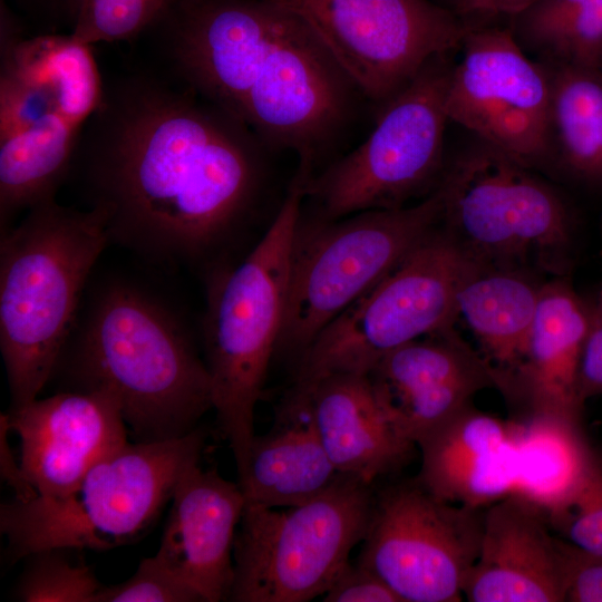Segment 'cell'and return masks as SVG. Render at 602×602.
Instances as JSON below:
<instances>
[{
    "label": "cell",
    "instance_id": "6da1fadb",
    "mask_svg": "<svg viewBox=\"0 0 602 602\" xmlns=\"http://www.w3.org/2000/svg\"><path fill=\"white\" fill-rule=\"evenodd\" d=\"M282 156L291 155L168 75L138 71L105 82L71 172L109 242L205 274L231 262L232 243L272 196Z\"/></svg>",
    "mask_w": 602,
    "mask_h": 602
},
{
    "label": "cell",
    "instance_id": "7a4b0ae2",
    "mask_svg": "<svg viewBox=\"0 0 602 602\" xmlns=\"http://www.w3.org/2000/svg\"><path fill=\"white\" fill-rule=\"evenodd\" d=\"M151 29L166 75L293 156L305 182L375 124L376 108L315 30L273 0H173Z\"/></svg>",
    "mask_w": 602,
    "mask_h": 602
},
{
    "label": "cell",
    "instance_id": "3957f363",
    "mask_svg": "<svg viewBox=\"0 0 602 602\" xmlns=\"http://www.w3.org/2000/svg\"><path fill=\"white\" fill-rule=\"evenodd\" d=\"M78 314L55 375L67 390H106L134 441L181 438L213 409L211 378L179 314L137 283L115 279Z\"/></svg>",
    "mask_w": 602,
    "mask_h": 602
},
{
    "label": "cell",
    "instance_id": "277c9868",
    "mask_svg": "<svg viewBox=\"0 0 602 602\" xmlns=\"http://www.w3.org/2000/svg\"><path fill=\"white\" fill-rule=\"evenodd\" d=\"M104 88L90 45L70 33L23 37L2 19L1 232L20 212L55 200Z\"/></svg>",
    "mask_w": 602,
    "mask_h": 602
},
{
    "label": "cell",
    "instance_id": "5b68a950",
    "mask_svg": "<svg viewBox=\"0 0 602 602\" xmlns=\"http://www.w3.org/2000/svg\"><path fill=\"white\" fill-rule=\"evenodd\" d=\"M110 243L104 215L56 200L1 232L0 349L11 408L38 398L55 375L91 271Z\"/></svg>",
    "mask_w": 602,
    "mask_h": 602
},
{
    "label": "cell",
    "instance_id": "8992f818",
    "mask_svg": "<svg viewBox=\"0 0 602 602\" xmlns=\"http://www.w3.org/2000/svg\"><path fill=\"white\" fill-rule=\"evenodd\" d=\"M303 186L294 174L283 203L253 249L239 262L205 273L204 361L213 409L239 476L245 468L255 435V407L282 331Z\"/></svg>",
    "mask_w": 602,
    "mask_h": 602
},
{
    "label": "cell",
    "instance_id": "52a82bcc",
    "mask_svg": "<svg viewBox=\"0 0 602 602\" xmlns=\"http://www.w3.org/2000/svg\"><path fill=\"white\" fill-rule=\"evenodd\" d=\"M204 440L196 428L164 441H127L61 496L1 504L9 560L55 547L104 551L138 540L171 501L183 469L200 460Z\"/></svg>",
    "mask_w": 602,
    "mask_h": 602
},
{
    "label": "cell",
    "instance_id": "ba28073f",
    "mask_svg": "<svg viewBox=\"0 0 602 602\" xmlns=\"http://www.w3.org/2000/svg\"><path fill=\"white\" fill-rule=\"evenodd\" d=\"M441 217L435 188L415 204L323 219L301 210L276 352L297 358L348 307L418 245Z\"/></svg>",
    "mask_w": 602,
    "mask_h": 602
},
{
    "label": "cell",
    "instance_id": "9c48e42d",
    "mask_svg": "<svg viewBox=\"0 0 602 602\" xmlns=\"http://www.w3.org/2000/svg\"><path fill=\"white\" fill-rule=\"evenodd\" d=\"M454 54L431 58L378 114L368 135L303 186L311 214L339 219L428 196L445 168L446 94Z\"/></svg>",
    "mask_w": 602,
    "mask_h": 602
},
{
    "label": "cell",
    "instance_id": "30bf717a",
    "mask_svg": "<svg viewBox=\"0 0 602 602\" xmlns=\"http://www.w3.org/2000/svg\"><path fill=\"white\" fill-rule=\"evenodd\" d=\"M372 485L340 474L311 501L285 509L246 505L236 531L229 601L308 602L322 596L362 542Z\"/></svg>",
    "mask_w": 602,
    "mask_h": 602
},
{
    "label": "cell",
    "instance_id": "8fae6325",
    "mask_svg": "<svg viewBox=\"0 0 602 602\" xmlns=\"http://www.w3.org/2000/svg\"><path fill=\"white\" fill-rule=\"evenodd\" d=\"M476 264L435 229L313 339L297 358L293 382L366 375L389 351L453 328L459 290Z\"/></svg>",
    "mask_w": 602,
    "mask_h": 602
},
{
    "label": "cell",
    "instance_id": "7c38bea8",
    "mask_svg": "<svg viewBox=\"0 0 602 602\" xmlns=\"http://www.w3.org/2000/svg\"><path fill=\"white\" fill-rule=\"evenodd\" d=\"M436 190L444 230L478 264L517 268L569 243L570 216L559 193L478 139L444 168Z\"/></svg>",
    "mask_w": 602,
    "mask_h": 602
},
{
    "label": "cell",
    "instance_id": "4fadbf2b",
    "mask_svg": "<svg viewBox=\"0 0 602 602\" xmlns=\"http://www.w3.org/2000/svg\"><path fill=\"white\" fill-rule=\"evenodd\" d=\"M301 16L379 111L470 22L431 0H273ZM378 116V115H377Z\"/></svg>",
    "mask_w": 602,
    "mask_h": 602
},
{
    "label": "cell",
    "instance_id": "5bb4252c",
    "mask_svg": "<svg viewBox=\"0 0 602 602\" xmlns=\"http://www.w3.org/2000/svg\"><path fill=\"white\" fill-rule=\"evenodd\" d=\"M484 508L443 501L416 478L375 494L357 563L402 602L463 600L478 555Z\"/></svg>",
    "mask_w": 602,
    "mask_h": 602
},
{
    "label": "cell",
    "instance_id": "9a60e30c",
    "mask_svg": "<svg viewBox=\"0 0 602 602\" xmlns=\"http://www.w3.org/2000/svg\"><path fill=\"white\" fill-rule=\"evenodd\" d=\"M454 61L446 111L478 140L533 168L552 155L550 82L508 27L472 23Z\"/></svg>",
    "mask_w": 602,
    "mask_h": 602
},
{
    "label": "cell",
    "instance_id": "2e32d148",
    "mask_svg": "<svg viewBox=\"0 0 602 602\" xmlns=\"http://www.w3.org/2000/svg\"><path fill=\"white\" fill-rule=\"evenodd\" d=\"M366 377L390 425L414 445L478 391L499 387L496 369L453 328L389 351Z\"/></svg>",
    "mask_w": 602,
    "mask_h": 602
},
{
    "label": "cell",
    "instance_id": "e0dca14e",
    "mask_svg": "<svg viewBox=\"0 0 602 602\" xmlns=\"http://www.w3.org/2000/svg\"><path fill=\"white\" fill-rule=\"evenodd\" d=\"M21 468L38 496L70 492L100 459L128 441L119 404L106 390H65L10 408Z\"/></svg>",
    "mask_w": 602,
    "mask_h": 602
},
{
    "label": "cell",
    "instance_id": "ac0fdd59",
    "mask_svg": "<svg viewBox=\"0 0 602 602\" xmlns=\"http://www.w3.org/2000/svg\"><path fill=\"white\" fill-rule=\"evenodd\" d=\"M156 557L202 595L229 601L234 541L245 497L239 483L190 463L174 486Z\"/></svg>",
    "mask_w": 602,
    "mask_h": 602
},
{
    "label": "cell",
    "instance_id": "d6986e66",
    "mask_svg": "<svg viewBox=\"0 0 602 602\" xmlns=\"http://www.w3.org/2000/svg\"><path fill=\"white\" fill-rule=\"evenodd\" d=\"M463 596L469 602H564L560 537L545 517L508 495L484 508L478 555Z\"/></svg>",
    "mask_w": 602,
    "mask_h": 602
},
{
    "label": "cell",
    "instance_id": "ffe728a7",
    "mask_svg": "<svg viewBox=\"0 0 602 602\" xmlns=\"http://www.w3.org/2000/svg\"><path fill=\"white\" fill-rule=\"evenodd\" d=\"M416 445L421 452L416 479L443 501L485 508L513 492L516 456L509 420L470 404Z\"/></svg>",
    "mask_w": 602,
    "mask_h": 602
},
{
    "label": "cell",
    "instance_id": "44dd1931",
    "mask_svg": "<svg viewBox=\"0 0 602 602\" xmlns=\"http://www.w3.org/2000/svg\"><path fill=\"white\" fill-rule=\"evenodd\" d=\"M291 388L304 399L319 439L339 474L372 485L407 463L416 445L390 425L366 375L332 373Z\"/></svg>",
    "mask_w": 602,
    "mask_h": 602
},
{
    "label": "cell",
    "instance_id": "7402d4cb",
    "mask_svg": "<svg viewBox=\"0 0 602 602\" xmlns=\"http://www.w3.org/2000/svg\"><path fill=\"white\" fill-rule=\"evenodd\" d=\"M589 324L590 305L567 284H542L526 356L499 389L522 407L520 416L547 414L581 419L577 376Z\"/></svg>",
    "mask_w": 602,
    "mask_h": 602
},
{
    "label": "cell",
    "instance_id": "603a6c76",
    "mask_svg": "<svg viewBox=\"0 0 602 602\" xmlns=\"http://www.w3.org/2000/svg\"><path fill=\"white\" fill-rule=\"evenodd\" d=\"M339 475L319 439L304 399L291 388L271 429L254 435L237 483L246 505L285 508L317 497Z\"/></svg>",
    "mask_w": 602,
    "mask_h": 602
},
{
    "label": "cell",
    "instance_id": "cb8c5ba5",
    "mask_svg": "<svg viewBox=\"0 0 602 602\" xmlns=\"http://www.w3.org/2000/svg\"><path fill=\"white\" fill-rule=\"evenodd\" d=\"M509 421L516 456L511 495L530 504L550 523L574 502L599 456L580 418L535 414Z\"/></svg>",
    "mask_w": 602,
    "mask_h": 602
},
{
    "label": "cell",
    "instance_id": "d4e9b609",
    "mask_svg": "<svg viewBox=\"0 0 602 602\" xmlns=\"http://www.w3.org/2000/svg\"><path fill=\"white\" fill-rule=\"evenodd\" d=\"M542 285L518 268L476 264L462 284L458 317L496 369L501 388L523 362L540 303Z\"/></svg>",
    "mask_w": 602,
    "mask_h": 602
},
{
    "label": "cell",
    "instance_id": "484cf974",
    "mask_svg": "<svg viewBox=\"0 0 602 602\" xmlns=\"http://www.w3.org/2000/svg\"><path fill=\"white\" fill-rule=\"evenodd\" d=\"M541 64L550 82L553 154L577 178L602 184V70L595 65Z\"/></svg>",
    "mask_w": 602,
    "mask_h": 602
},
{
    "label": "cell",
    "instance_id": "4316f807",
    "mask_svg": "<svg viewBox=\"0 0 602 602\" xmlns=\"http://www.w3.org/2000/svg\"><path fill=\"white\" fill-rule=\"evenodd\" d=\"M508 21L533 59L596 66L602 52V0H536Z\"/></svg>",
    "mask_w": 602,
    "mask_h": 602
},
{
    "label": "cell",
    "instance_id": "83f0119b",
    "mask_svg": "<svg viewBox=\"0 0 602 602\" xmlns=\"http://www.w3.org/2000/svg\"><path fill=\"white\" fill-rule=\"evenodd\" d=\"M55 547L31 553L14 586L22 602H97L103 584L93 570L72 554Z\"/></svg>",
    "mask_w": 602,
    "mask_h": 602
},
{
    "label": "cell",
    "instance_id": "f1b7e54d",
    "mask_svg": "<svg viewBox=\"0 0 602 602\" xmlns=\"http://www.w3.org/2000/svg\"><path fill=\"white\" fill-rule=\"evenodd\" d=\"M172 0H79L71 31L94 45L129 40L149 30Z\"/></svg>",
    "mask_w": 602,
    "mask_h": 602
},
{
    "label": "cell",
    "instance_id": "f546056e",
    "mask_svg": "<svg viewBox=\"0 0 602 602\" xmlns=\"http://www.w3.org/2000/svg\"><path fill=\"white\" fill-rule=\"evenodd\" d=\"M204 602L190 583L181 579L156 555L143 559L126 581L103 585L97 602Z\"/></svg>",
    "mask_w": 602,
    "mask_h": 602
},
{
    "label": "cell",
    "instance_id": "4dcf8cb0",
    "mask_svg": "<svg viewBox=\"0 0 602 602\" xmlns=\"http://www.w3.org/2000/svg\"><path fill=\"white\" fill-rule=\"evenodd\" d=\"M559 536L602 559V458L574 502L548 523Z\"/></svg>",
    "mask_w": 602,
    "mask_h": 602
},
{
    "label": "cell",
    "instance_id": "1f68e13d",
    "mask_svg": "<svg viewBox=\"0 0 602 602\" xmlns=\"http://www.w3.org/2000/svg\"><path fill=\"white\" fill-rule=\"evenodd\" d=\"M560 537V536H559ZM565 577V601L602 602V559L560 537Z\"/></svg>",
    "mask_w": 602,
    "mask_h": 602
},
{
    "label": "cell",
    "instance_id": "d6a6232c",
    "mask_svg": "<svg viewBox=\"0 0 602 602\" xmlns=\"http://www.w3.org/2000/svg\"><path fill=\"white\" fill-rule=\"evenodd\" d=\"M324 602H402L375 573L350 561L322 595Z\"/></svg>",
    "mask_w": 602,
    "mask_h": 602
},
{
    "label": "cell",
    "instance_id": "836d02e7",
    "mask_svg": "<svg viewBox=\"0 0 602 602\" xmlns=\"http://www.w3.org/2000/svg\"><path fill=\"white\" fill-rule=\"evenodd\" d=\"M577 394L584 402L602 395V308L590 305V324L584 340L577 376Z\"/></svg>",
    "mask_w": 602,
    "mask_h": 602
},
{
    "label": "cell",
    "instance_id": "e575fe53",
    "mask_svg": "<svg viewBox=\"0 0 602 602\" xmlns=\"http://www.w3.org/2000/svg\"><path fill=\"white\" fill-rule=\"evenodd\" d=\"M11 433L7 412L0 416V475L2 480L14 492V499L27 502L38 496L28 482L20 462H17L10 447L8 435Z\"/></svg>",
    "mask_w": 602,
    "mask_h": 602
},
{
    "label": "cell",
    "instance_id": "d590c367",
    "mask_svg": "<svg viewBox=\"0 0 602 602\" xmlns=\"http://www.w3.org/2000/svg\"><path fill=\"white\" fill-rule=\"evenodd\" d=\"M536 0H474L469 17L497 18L512 16L521 12Z\"/></svg>",
    "mask_w": 602,
    "mask_h": 602
},
{
    "label": "cell",
    "instance_id": "8d00e7d4",
    "mask_svg": "<svg viewBox=\"0 0 602 602\" xmlns=\"http://www.w3.org/2000/svg\"><path fill=\"white\" fill-rule=\"evenodd\" d=\"M23 4L29 7L33 6L35 8L42 7L52 13H58L59 16L67 17L71 22V27L75 21L76 11L79 0H20Z\"/></svg>",
    "mask_w": 602,
    "mask_h": 602
},
{
    "label": "cell",
    "instance_id": "74e56055",
    "mask_svg": "<svg viewBox=\"0 0 602 602\" xmlns=\"http://www.w3.org/2000/svg\"><path fill=\"white\" fill-rule=\"evenodd\" d=\"M444 9L457 14L469 22L474 0H431Z\"/></svg>",
    "mask_w": 602,
    "mask_h": 602
},
{
    "label": "cell",
    "instance_id": "f35d334b",
    "mask_svg": "<svg viewBox=\"0 0 602 602\" xmlns=\"http://www.w3.org/2000/svg\"><path fill=\"white\" fill-rule=\"evenodd\" d=\"M596 66L602 70V52L598 59Z\"/></svg>",
    "mask_w": 602,
    "mask_h": 602
},
{
    "label": "cell",
    "instance_id": "ab89813d",
    "mask_svg": "<svg viewBox=\"0 0 602 602\" xmlns=\"http://www.w3.org/2000/svg\"><path fill=\"white\" fill-rule=\"evenodd\" d=\"M600 307L602 308V300H601Z\"/></svg>",
    "mask_w": 602,
    "mask_h": 602
},
{
    "label": "cell",
    "instance_id": "60d3db41",
    "mask_svg": "<svg viewBox=\"0 0 602 602\" xmlns=\"http://www.w3.org/2000/svg\"><path fill=\"white\" fill-rule=\"evenodd\" d=\"M173 1V0H172Z\"/></svg>",
    "mask_w": 602,
    "mask_h": 602
}]
</instances>
